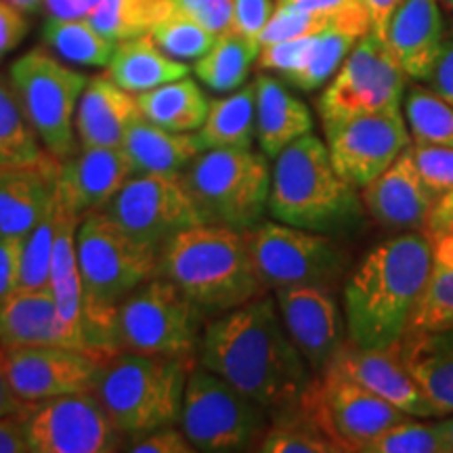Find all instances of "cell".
Masks as SVG:
<instances>
[{"mask_svg":"<svg viewBox=\"0 0 453 453\" xmlns=\"http://www.w3.org/2000/svg\"><path fill=\"white\" fill-rule=\"evenodd\" d=\"M200 365L267 410L286 416L315 373L283 326L275 298L258 296L208 321L197 344Z\"/></svg>","mask_w":453,"mask_h":453,"instance_id":"1","label":"cell"},{"mask_svg":"<svg viewBox=\"0 0 453 453\" xmlns=\"http://www.w3.org/2000/svg\"><path fill=\"white\" fill-rule=\"evenodd\" d=\"M433 263V242L424 231L382 242L344 283L342 303L349 342L376 349L401 342L410 332Z\"/></svg>","mask_w":453,"mask_h":453,"instance_id":"2","label":"cell"},{"mask_svg":"<svg viewBox=\"0 0 453 453\" xmlns=\"http://www.w3.org/2000/svg\"><path fill=\"white\" fill-rule=\"evenodd\" d=\"M267 211L275 220L324 235H347L365 220L357 187L338 174L327 145L304 134L275 156Z\"/></svg>","mask_w":453,"mask_h":453,"instance_id":"3","label":"cell"},{"mask_svg":"<svg viewBox=\"0 0 453 453\" xmlns=\"http://www.w3.org/2000/svg\"><path fill=\"white\" fill-rule=\"evenodd\" d=\"M78 269L84 296V336L99 359L118 355L113 347V317L134 288L156 275L157 250L118 226L107 214L84 217L76 231Z\"/></svg>","mask_w":453,"mask_h":453,"instance_id":"4","label":"cell"},{"mask_svg":"<svg viewBox=\"0 0 453 453\" xmlns=\"http://www.w3.org/2000/svg\"><path fill=\"white\" fill-rule=\"evenodd\" d=\"M156 275L173 281L203 311L225 313L263 296L242 231L194 225L179 231L157 252Z\"/></svg>","mask_w":453,"mask_h":453,"instance_id":"5","label":"cell"},{"mask_svg":"<svg viewBox=\"0 0 453 453\" xmlns=\"http://www.w3.org/2000/svg\"><path fill=\"white\" fill-rule=\"evenodd\" d=\"M191 357L122 353L99 367L93 393L124 439L139 441L151 430L177 426Z\"/></svg>","mask_w":453,"mask_h":453,"instance_id":"6","label":"cell"},{"mask_svg":"<svg viewBox=\"0 0 453 453\" xmlns=\"http://www.w3.org/2000/svg\"><path fill=\"white\" fill-rule=\"evenodd\" d=\"M202 223L248 231L267 212L271 170L252 150H206L180 173Z\"/></svg>","mask_w":453,"mask_h":453,"instance_id":"7","label":"cell"},{"mask_svg":"<svg viewBox=\"0 0 453 453\" xmlns=\"http://www.w3.org/2000/svg\"><path fill=\"white\" fill-rule=\"evenodd\" d=\"M203 313L187 294L164 277L134 288L113 317V347L118 353L191 357L203 330Z\"/></svg>","mask_w":453,"mask_h":453,"instance_id":"8","label":"cell"},{"mask_svg":"<svg viewBox=\"0 0 453 453\" xmlns=\"http://www.w3.org/2000/svg\"><path fill=\"white\" fill-rule=\"evenodd\" d=\"M9 82L44 150L59 162L76 154L73 116L88 78L49 50L32 49L11 65Z\"/></svg>","mask_w":453,"mask_h":453,"instance_id":"9","label":"cell"},{"mask_svg":"<svg viewBox=\"0 0 453 453\" xmlns=\"http://www.w3.org/2000/svg\"><path fill=\"white\" fill-rule=\"evenodd\" d=\"M179 424L196 451H246L258 445L269 413L214 372L194 365L187 376Z\"/></svg>","mask_w":453,"mask_h":453,"instance_id":"10","label":"cell"},{"mask_svg":"<svg viewBox=\"0 0 453 453\" xmlns=\"http://www.w3.org/2000/svg\"><path fill=\"white\" fill-rule=\"evenodd\" d=\"M252 265L265 290L296 286H330L344 275L349 254L336 237L277 223L243 231Z\"/></svg>","mask_w":453,"mask_h":453,"instance_id":"11","label":"cell"},{"mask_svg":"<svg viewBox=\"0 0 453 453\" xmlns=\"http://www.w3.org/2000/svg\"><path fill=\"white\" fill-rule=\"evenodd\" d=\"M405 78L384 38L365 32L321 93L317 107L324 130L350 118L401 107Z\"/></svg>","mask_w":453,"mask_h":453,"instance_id":"12","label":"cell"},{"mask_svg":"<svg viewBox=\"0 0 453 453\" xmlns=\"http://www.w3.org/2000/svg\"><path fill=\"white\" fill-rule=\"evenodd\" d=\"M292 411L303 413L324 430L340 451H364L378 434L410 418L332 367L313 378Z\"/></svg>","mask_w":453,"mask_h":453,"instance_id":"13","label":"cell"},{"mask_svg":"<svg viewBox=\"0 0 453 453\" xmlns=\"http://www.w3.org/2000/svg\"><path fill=\"white\" fill-rule=\"evenodd\" d=\"M27 453H110L124 437L95 393L61 395L24 413Z\"/></svg>","mask_w":453,"mask_h":453,"instance_id":"14","label":"cell"},{"mask_svg":"<svg viewBox=\"0 0 453 453\" xmlns=\"http://www.w3.org/2000/svg\"><path fill=\"white\" fill-rule=\"evenodd\" d=\"M104 212L134 242L157 252L179 231L202 225L180 174H134Z\"/></svg>","mask_w":453,"mask_h":453,"instance_id":"15","label":"cell"},{"mask_svg":"<svg viewBox=\"0 0 453 453\" xmlns=\"http://www.w3.org/2000/svg\"><path fill=\"white\" fill-rule=\"evenodd\" d=\"M326 137L334 168L357 189L384 173L411 141L401 107L350 118L326 130Z\"/></svg>","mask_w":453,"mask_h":453,"instance_id":"16","label":"cell"},{"mask_svg":"<svg viewBox=\"0 0 453 453\" xmlns=\"http://www.w3.org/2000/svg\"><path fill=\"white\" fill-rule=\"evenodd\" d=\"M4 376L26 403L61 395L93 393L104 359L67 347H0Z\"/></svg>","mask_w":453,"mask_h":453,"instance_id":"17","label":"cell"},{"mask_svg":"<svg viewBox=\"0 0 453 453\" xmlns=\"http://www.w3.org/2000/svg\"><path fill=\"white\" fill-rule=\"evenodd\" d=\"M286 332L315 376L324 373L338 350L349 342L344 311L330 286H296L275 290Z\"/></svg>","mask_w":453,"mask_h":453,"instance_id":"18","label":"cell"},{"mask_svg":"<svg viewBox=\"0 0 453 453\" xmlns=\"http://www.w3.org/2000/svg\"><path fill=\"white\" fill-rule=\"evenodd\" d=\"M330 367L382 396L384 401H388L396 410L405 411L407 416H437L426 395L422 393V388L418 387V382L407 370L399 342L376 349L355 347L347 342L334 357Z\"/></svg>","mask_w":453,"mask_h":453,"instance_id":"19","label":"cell"},{"mask_svg":"<svg viewBox=\"0 0 453 453\" xmlns=\"http://www.w3.org/2000/svg\"><path fill=\"white\" fill-rule=\"evenodd\" d=\"M130 177L134 174L122 147H81L59 162L57 197L82 220L104 211Z\"/></svg>","mask_w":453,"mask_h":453,"instance_id":"20","label":"cell"},{"mask_svg":"<svg viewBox=\"0 0 453 453\" xmlns=\"http://www.w3.org/2000/svg\"><path fill=\"white\" fill-rule=\"evenodd\" d=\"M359 196L365 212L376 223L395 231L424 229L434 203L411 160V145L384 173L361 187Z\"/></svg>","mask_w":453,"mask_h":453,"instance_id":"21","label":"cell"},{"mask_svg":"<svg viewBox=\"0 0 453 453\" xmlns=\"http://www.w3.org/2000/svg\"><path fill=\"white\" fill-rule=\"evenodd\" d=\"M384 42L407 78L426 81L445 44L437 0H401L388 21Z\"/></svg>","mask_w":453,"mask_h":453,"instance_id":"22","label":"cell"},{"mask_svg":"<svg viewBox=\"0 0 453 453\" xmlns=\"http://www.w3.org/2000/svg\"><path fill=\"white\" fill-rule=\"evenodd\" d=\"M137 95L105 76L90 78L78 101L73 130L81 147H122L134 122L141 120Z\"/></svg>","mask_w":453,"mask_h":453,"instance_id":"23","label":"cell"},{"mask_svg":"<svg viewBox=\"0 0 453 453\" xmlns=\"http://www.w3.org/2000/svg\"><path fill=\"white\" fill-rule=\"evenodd\" d=\"M59 160L0 170V235L26 237L53 206Z\"/></svg>","mask_w":453,"mask_h":453,"instance_id":"24","label":"cell"},{"mask_svg":"<svg viewBox=\"0 0 453 453\" xmlns=\"http://www.w3.org/2000/svg\"><path fill=\"white\" fill-rule=\"evenodd\" d=\"M0 347L78 349L57 313L50 288L17 290L7 300L0 309Z\"/></svg>","mask_w":453,"mask_h":453,"instance_id":"25","label":"cell"},{"mask_svg":"<svg viewBox=\"0 0 453 453\" xmlns=\"http://www.w3.org/2000/svg\"><path fill=\"white\" fill-rule=\"evenodd\" d=\"M78 225H81V219L57 197V234L53 257H50L49 288L55 296L57 313H59L76 347L90 353L87 336H84V296L76 252Z\"/></svg>","mask_w":453,"mask_h":453,"instance_id":"26","label":"cell"},{"mask_svg":"<svg viewBox=\"0 0 453 453\" xmlns=\"http://www.w3.org/2000/svg\"><path fill=\"white\" fill-rule=\"evenodd\" d=\"M407 370L437 416L453 413V327L410 332L401 340Z\"/></svg>","mask_w":453,"mask_h":453,"instance_id":"27","label":"cell"},{"mask_svg":"<svg viewBox=\"0 0 453 453\" xmlns=\"http://www.w3.org/2000/svg\"><path fill=\"white\" fill-rule=\"evenodd\" d=\"M254 95H257L254 130L263 156L275 157L283 147L313 130V116L309 107L275 78L267 73L258 76L254 82Z\"/></svg>","mask_w":453,"mask_h":453,"instance_id":"28","label":"cell"},{"mask_svg":"<svg viewBox=\"0 0 453 453\" xmlns=\"http://www.w3.org/2000/svg\"><path fill=\"white\" fill-rule=\"evenodd\" d=\"M133 174H180L202 154L196 133H170L137 120L122 141Z\"/></svg>","mask_w":453,"mask_h":453,"instance_id":"29","label":"cell"},{"mask_svg":"<svg viewBox=\"0 0 453 453\" xmlns=\"http://www.w3.org/2000/svg\"><path fill=\"white\" fill-rule=\"evenodd\" d=\"M105 76L128 93L141 95L145 90L189 76V67L185 61L168 57L150 34H143L116 42Z\"/></svg>","mask_w":453,"mask_h":453,"instance_id":"30","label":"cell"},{"mask_svg":"<svg viewBox=\"0 0 453 453\" xmlns=\"http://www.w3.org/2000/svg\"><path fill=\"white\" fill-rule=\"evenodd\" d=\"M137 104L143 120L154 127L170 133H196L206 120L211 101L196 81L185 76L137 95Z\"/></svg>","mask_w":453,"mask_h":453,"instance_id":"31","label":"cell"},{"mask_svg":"<svg viewBox=\"0 0 453 453\" xmlns=\"http://www.w3.org/2000/svg\"><path fill=\"white\" fill-rule=\"evenodd\" d=\"M254 118H257V95H254V84H248L226 97L211 101L206 120L196 130L197 143L202 151L223 150V147L250 150L257 137Z\"/></svg>","mask_w":453,"mask_h":453,"instance_id":"32","label":"cell"},{"mask_svg":"<svg viewBox=\"0 0 453 453\" xmlns=\"http://www.w3.org/2000/svg\"><path fill=\"white\" fill-rule=\"evenodd\" d=\"M430 242H433V263L410 332L453 327V234L433 235Z\"/></svg>","mask_w":453,"mask_h":453,"instance_id":"33","label":"cell"},{"mask_svg":"<svg viewBox=\"0 0 453 453\" xmlns=\"http://www.w3.org/2000/svg\"><path fill=\"white\" fill-rule=\"evenodd\" d=\"M260 42L235 30L219 34L217 42L196 61L194 72L208 88L217 93H234L246 82L254 61L258 59Z\"/></svg>","mask_w":453,"mask_h":453,"instance_id":"34","label":"cell"},{"mask_svg":"<svg viewBox=\"0 0 453 453\" xmlns=\"http://www.w3.org/2000/svg\"><path fill=\"white\" fill-rule=\"evenodd\" d=\"M53 157L27 122L7 78H0V170L36 166Z\"/></svg>","mask_w":453,"mask_h":453,"instance_id":"35","label":"cell"},{"mask_svg":"<svg viewBox=\"0 0 453 453\" xmlns=\"http://www.w3.org/2000/svg\"><path fill=\"white\" fill-rule=\"evenodd\" d=\"M42 42L65 61L90 67H107L116 50V42L95 30L88 19L49 17L42 26Z\"/></svg>","mask_w":453,"mask_h":453,"instance_id":"36","label":"cell"},{"mask_svg":"<svg viewBox=\"0 0 453 453\" xmlns=\"http://www.w3.org/2000/svg\"><path fill=\"white\" fill-rule=\"evenodd\" d=\"M170 13V0H99L90 26L113 42L150 34Z\"/></svg>","mask_w":453,"mask_h":453,"instance_id":"37","label":"cell"},{"mask_svg":"<svg viewBox=\"0 0 453 453\" xmlns=\"http://www.w3.org/2000/svg\"><path fill=\"white\" fill-rule=\"evenodd\" d=\"M405 122L416 145L453 147V105L430 87L410 88L405 97Z\"/></svg>","mask_w":453,"mask_h":453,"instance_id":"38","label":"cell"},{"mask_svg":"<svg viewBox=\"0 0 453 453\" xmlns=\"http://www.w3.org/2000/svg\"><path fill=\"white\" fill-rule=\"evenodd\" d=\"M361 36L340 30V27H330L313 36V44H311L307 59L298 67L296 72L288 78L292 87L303 90H315L330 81L347 55L353 50V47Z\"/></svg>","mask_w":453,"mask_h":453,"instance_id":"39","label":"cell"},{"mask_svg":"<svg viewBox=\"0 0 453 453\" xmlns=\"http://www.w3.org/2000/svg\"><path fill=\"white\" fill-rule=\"evenodd\" d=\"M257 451L265 453H334L338 445L327 437L319 426H315L303 413L292 411L275 418L260 437Z\"/></svg>","mask_w":453,"mask_h":453,"instance_id":"40","label":"cell"},{"mask_svg":"<svg viewBox=\"0 0 453 453\" xmlns=\"http://www.w3.org/2000/svg\"><path fill=\"white\" fill-rule=\"evenodd\" d=\"M150 36L164 53L179 61H197L217 42V34L206 30L191 17L174 13V11H170L151 27Z\"/></svg>","mask_w":453,"mask_h":453,"instance_id":"41","label":"cell"},{"mask_svg":"<svg viewBox=\"0 0 453 453\" xmlns=\"http://www.w3.org/2000/svg\"><path fill=\"white\" fill-rule=\"evenodd\" d=\"M57 234V191L53 206L44 212L36 226L26 235L24 252H21L19 288L17 290H41L49 288L50 257H53Z\"/></svg>","mask_w":453,"mask_h":453,"instance_id":"42","label":"cell"},{"mask_svg":"<svg viewBox=\"0 0 453 453\" xmlns=\"http://www.w3.org/2000/svg\"><path fill=\"white\" fill-rule=\"evenodd\" d=\"M364 453H445L439 422L405 418L365 445Z\"/></svg>","mask_w":453,"mask_h":453,"instance_id":"43","label":"cell"},{"mask_svg":"<svg viewBox=\"0 0 453 453\" xmlns=\"http://www.w3.org/2000/svg\"><path fill=\"white\" fill-rule=\"evenodd\" d=\"M330 27H340L336 17L292 7V4H277L269 24L260 32L258 42L260 47H267V44L294 41V38L313 36V34L330 30Z\"/></svg>","mask_w":453,"mask_h":453,"instance_id":"44","label":"cell"},{"mask_svg":"<svg viewBox=\"0 0 453 453\" xmlns=\"http://www.w3.org/2000/svg\"><path fill=\"white\" fill-rule=\"evenodd\" d=\"M411 160L434 200L453 189V147L413 143Z\"/></svg>","mask_w":453,"mask_h":453,"instance_id":"45","label":"cell"},{"mask_svg":"<svg viewBox=\"0 0 453 453\" xmlns=\"http://www.w3.org/2000/svg\"><path fill=\"white\" fill-rule=\"evenodd\" d=\"M277 4H292V7L336 17L340 30L355 34V36H364L365 32H370V17H367L364 0H277Z\"/></svg>","mask_w":453,"mask_h":453,"instance_id":"46","label":"cell"},{"mask_svg":"<svg viewBox=\"0 0 453 453\" xmlns=\"http://www.w3.org/2000/svg\"><path fill=\"white\" fill-rule=\"evenodd\" d=\"M170 11L191 17L217 36L231 27V0H170Z\"/></svg>","mask_w":453,"mask_h":453,"instance_id":"47","label":"cell"},{"mask_svg":"<svg viewBox=\"0 0 453 453\" xmlns=\"http://www.w3.org/2000/svg\"><path fill=\"white\" fill-rule=\"evenodd\" d=\"M275 7L277 0H231V30L258 41Z\"/></svg>","mask_w":453,"mask_h":453,"instance_id":"48","label":"cell"},{"mask_svg":"<svg viewBox=\"0 0 453 453\" xmlns=\"http://www.w3.org/2000/svg\"><path fill=\"white\" fill-rule=\"evenodd\" d=\"M26 237L0 235V309L7 304L19 288L21 252H24Z\"/></svg>","mask_w":453,"mask_h":453,"instance_id":"49","label":"cell"},{"mask_svg":"<svg viewBox=\"0 0 453 453\" xmlns=\"http://www.w3.org/2000/svg\"><path fill=\"white\" fill-rule=\"evenodd\" d=\"M128 449L134 453H194L196 447L189 443L183 430L164 426L151 430L150 434H145L139 441H133Z\"/></svg>","mask_w":453,"mask_h":453,"instance_id":"50","label":"cell"},{"mask_svg":"<svg viewBox=\"0 0 453 453\" xmlns=\"http://www.w3.org/2000/svg\"><path fill=\"white\" fill-rule=\"evenodd\" d=\"M27 34V19L24 11H19L7 0H0V59L11 53Z\"/></svg>","mask_w":453,"mask_h":453,"instance_id":"51","label":"cell"},{"mask_svg":"<svg viewBox=\"0 0 453 453\" xmlns=\"http://www.w3.org/2000/svg\"><path fill=\"white\" fill-rule=\"evenodd\" d=\"M426 82L441 99L453 105V41H447L443 44Z\"/></svg>","mask_w":453,"mask_h":453,"instance_id":"52","label":"cell"},{"mask_svg":"<svg viewBox=\"0 0 453 453\" xmlns=\"http://www.w3.org/2000/svg\"><path fill=\"white\" fill-rule=\"evenodd\" d=\"M422 231L428 237L453 234V189L434 200Z\"/></svg>","mask_w":453,"mask_h":453,"instance_id":"53","label":"cell"},{"mask_svg":"<svg viewBox=\"0 0 453 453\" xmlns=\"http://www.w3.org/2000/svg\"><path fill=\"white\" fill-rule=\"evenodd\" d=\"M24 413L0 418V453H27V443L24 437Z\"/></svg>","mask_w":453,"mask_h":453,"instance_id":"54","label":"cell"},{"mask_svg":"<svg viewBox=\"0 0 453 453\" xmlns=\"http://www.w3.org/2000/svg\"><path fill=\"white\" fill-rule=\"evenodd\" d=\"M99 0H44L42 9L57 19H88Z\"/></svg>","mask_w":453,"mask_h":453,"instance_id":"55","label":"cell"},{"mask_svg":"<svg viewBox=\"0 0 453 453\" xmlns=\"http://www.w3.org/2000/svg\"><path fill=\"white\" fill-rule=\"evenodd\" d=\"M399 3L401 0H364L367 17H370V30L384 38L390 17L399 7Z\"/></svg>","mask_w":453,"mask_h":453,"instance_id":"56","label":"cell"},{"mask_svg":"<svg viewBox=\"0 0 453 453\" xmlns=\"http://www.w3.org/2000/svg\"><path fill=\"white\" fill-rule=\"evenodd\" d=\"M30 403L21 401L13 390L9 387L7 376H4V367H3V357H0V418L4 416H15V413H24L30 410Z\"/></svg>","mask_w":453,"mask_h":453,"instance_id":"57","label":"cell"},{"mask_svg":"<svg viewBox=\"0 0 453 453\" xmlns=\"http://www.w3.org/2000/svg\"><path fill=\"white\" fill-rule=\"evenodd\" d=\"M441 434H443V443H445V453H453V413H449V418L439 422Z\"/></svg>","mask_w":453,"mask_h":453,"instance_id":"58","label":"cell"},{"mask_svg":"<svg viewBox=\"0 0 453 453\" xmlns=\"http://www.w3.org/2000/svg\"><path fill=\"white\" fill-rule=\"evenodd\" d=\"M7 3H11L19 11H24V13H36V11L42 9L44 0H7Z\"/></svg>","mask_w":453,"mask_h":453,"instance_id":"59","label":"cell"},{"mask_svg":"<svg viewBox=\"0 0 453 453\" xmlns=\"http://www.w3.org/2000/svg\"><path fill=\"white\" fill-rule=\"evenodd\" d=\"M445 3H447V7H449L451 13H453V0H445Z\"/></svg>","mask_w":453,"mask_h":453,"instance_id":"60","label":"cell"}]
</instances>
